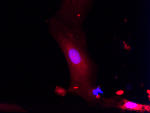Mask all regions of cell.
Here are the masks:
<instances>
[{
  "instance_id": "6da1fadb",
  "label": "cell",
  "mask_w": 150,
  "mask_h": 113,
  "mask_svg": "<svg viewBox=\"0 0 150 113\" xmlns=\"http://www.w3.org/2000/svg\"><path fill=\"white\" fill-rule=\"evenodd\" d=\"M50 35L62 50L70 74L67 92L85 99L89 105L101 103L97 85L98 67L91 57L88 48L86 33L83 27L71 28L54 16L49 19Z\"/></svg>"
},
{
  "instance_id": "7a4b0ae2",
  "label": "cell",
  "mask_w": 150,
  "mask_h": 113,
  "mask_svg": "<svg viewBox=\"0 0 150 113\" xmlns=\"http://www.w3.org/2000/svg\"><path fill=\"white\" fill-rule=\"evenodd\" d=\"M93 4V0H61L54 16L67 26L80 28L82 27Z\"/></svg>"
},
{
  "instance_id": "3957f363",
  "label": "cell",
  "mask_w": 150,
  "mask_h": 113,
  "mask_svg": "<svg viewBox=\"0 0 150 113\" xmlns=\"http://www.w3.org/2000/svg\"><path fill=\"white\" fill-rule=\"evenodd\" d=\"M114 105H117V107L123 109L127 110H135V111H144L145 110H148L150 112V106L145 105L143 104H139L135 103L132 102L127 99H122L119 103L117 102V104Z\"/></svg>"
},
{
  "instance_id": "277c9868",
  "label": "cell",
  "mask_w": 150,
  "mask_h": 113,
  "mask_svg": "<svg viewBox=\"0 0 150 113\" xmlns=\"http://www.w3.org/2000/svg\"><path fill=\"white\" fill-rule=\"evenodd\" d=\"M55 92L57 93V95L61 96H64L66 95L67 90L62 88V87H56L55 89Z\"/></svg>"
},
{
  "instance_id": "5b68a950",
  "label": "cell",
  "mask_w": 150,
  "mask_h": 113,
  "mask_svg": "<svg viewBox=\"0 0 150 113\" xmlns=\"http://www.w3.org/2000/svg\"><path fill=\"white\" fill-rule=\"evenodd\" d=\"M123 91H119L117 92V94H118V95H121V94H122V93H123Z\"/></svg>"
}]
</instances>
